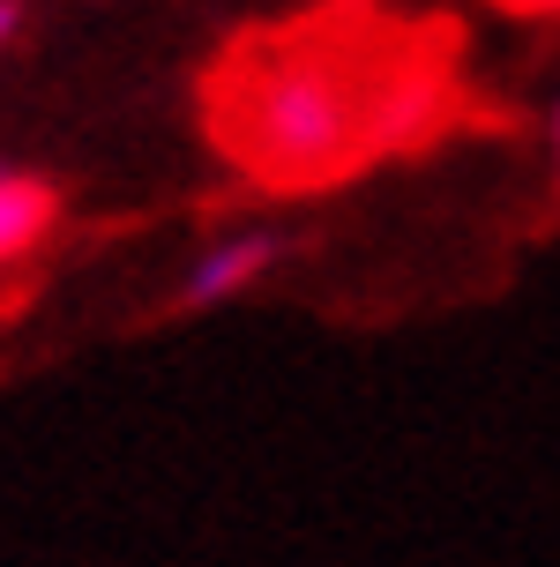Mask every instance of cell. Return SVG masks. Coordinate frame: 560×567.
I'll list each match as a JSON object with an SVG mask.
<instances>
[{"label":"cell","instance_id":"cell-1","mask_svg":"<svg viewBox=\"0 0 560 567\" xmlns=\"http://www.w3.org/2000/svg\"><path fill=\"white\" fill-rule=\"evenodd\" d=\"M396 97L411 90L389 83V68L366 60L359 45L277 38V45H254L217 83V135L247 172L277 187H314L396 135Z\"/></svg>","mask_w":560,"mask_h":567},{"label":"cell","instance_id":"cell-2","mask_svg":"<svg viewBox=\"0 0 560 567\" xmlns=\"http://www.w3.org/2000/svg\"><path fill=\"white\" fill-rule=\"evenodd\" d=\"M277 261V247L269 239H224L217 255L195 261V277H187V307H210V299H232L240 284H254L262 269Z\"/></svg>","mask_w":560,"mask_h":567},{"label":"cell","instance_id":"cell-3","mask_svg":"<svg viewBox=\"0 0 560 567\" xmlns=\"http://www.w3.org/2000/svg\"><path fill=\"white\" fill-rule=\"evenodd\" d=\"M45 225H53V195H45L38 179L0 172V261H16L23 247H38Z\"/></svg>","mask_w":560,"mask_h":567},{"label":"cell","instance_id":"cell-4","mask_svg":"<svg viewBox=\"0 0 560 567\" xmlns=\"http://www.w3.org/2000/svg\"><path fill=\"white\" fill-rule=\"evenodd\" d=\"M501 8H516V16H560V0H501Z\"/></svg>","mask_w":560,"mask_h":567},{"label":"cell","instance_id":"cell-5","mask_svg":"<svg viewBox=\"0 0 560 567\" xmlns=\"http://www.w3.org/2000/svg\"><path fill=\"white\" fill-rule=\"evenodd\" d=\"M8 30H16V0H0V38H8Z\"/></svg>","mask_w":560,"mask_h":567},{"label":"cell","instance_id":"cell-6","mask_svg":"<svg viewBox=\"0 0 560 567\" xmlns=\"http://www.w3.org/2000/svg\"><path fill=\"white\" fill-rule=\"evenodd\" d=\"M553 142H560V120H553Z\"/></svg>","mask_w":560,"mask_h":567}]
</instances>
